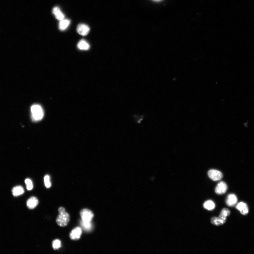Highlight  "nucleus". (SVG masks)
I'll use <instances>...</instances> for the list:
<instances>
[{
    "mask_svg": "<svg viewBox=\"0 0 254 254\" xmlns=\"http://www.w3.org/2000/svg\"><path fill=\"white\" fill-rule=\"evenodd\" d=\"M231 211L227 208H223L221 211L219 217H214L211 219V222L212 224L216 226L223 225L226 222L227 217L230 216Z\"/></svg>",
    "mask_w": 254,
    "mask_h": 254,
    "instance_id": "f257e3e1",
    "label": "nucleus"
},
{
    "mask_svg": "<svg viewBox=\"0 0 254 254\" xmlns=\"http://www.w3.org/2000/svg\"><path fill=\"white\" fill-rule=\"evenodd\" d=\"M58 211L59 215L57 218V223L61 227H65L68 225L69 222V215L65 211V208L62 207L59 208Z\"/></svg>",
    "mask_w": 254,
    "mask_h": 254,
    "instance_id": "f03ea898",
    "label": "nucleus"
},
{
    "mask_svg": "<svg viewBox=\"0 0 254 254\" xmlns=\"http://www.w3.org/2000/svg\"><path fill=\"white\" fill-rule=\"evenodd\" d=\"M32 119L35 121L42 119L44 116V112L42 107L40 105L35 104L31 107Z\"/></svg>",
    "mask_w": 254,
    "mask_h": 254,
    "instance_id": "7ed1b4c3",
    "label": "nucleus"
},
{
    "mask_svg": "<svg viewBox=\"0 0 254 254\" xmlns=\"http://www.w3.org/2000/svg\"><path fill=\"white\" fill-rule=\"evenodd\" d=\"M80 214L82 218V220L84 222H90L94 217L93 212L88 209L82 210Z\"/></svg>",
    "mask_w": 254,
    "mask_h": 254,
    "instance_id": "20e7f679",
    "label": "nucleus"
},
{
    "mask_svg": "<svg viewBox=\"0 0 254 254\" xmlns=\"http://www.w3.org/2000/svg\"><path fill=\"white\" fill-rule=\"evenodd\" d=\"M209 177L214 181H219L223 177L222 173L220 171L215 170H211L208 172Z\"/></svg>",
    "mask_w": 254,
    "mask_h": 254,
    "instance_id": "39448f33",
    "label": "nucleus"
},
{
    "mask_svg": "<svg viewBox=\"0 0 254 254\" xmlns=\"http://www.w3.org/2000/svg\"><path fill=\"white\" fill-rule=\"evenodd\" d=\"M228 187L227 184L223 181H221L218 183L215 188V191L216 194L221 195L225 194L227 191Z\"/></svg>",
    "mask_w": 254,
    "mask_h": 254,
    "instance_id": "423d86ee",
    "label": "nucleus"
},
{
    "mask_svg": "<svg viewBox=\"0 0 254 254\" xmlns=\"http://www.w3.org/2000/svg\"><path fill=\"white\" fill-rule=\"evenodd\" d=\"M77 32L80 35L86 36L89 32L90 28L87 25L84 24H80L77 27Z\"/></svg>",
    "mask_w": 254,
    "mask_h": 254,
    "instance_id": "0eeeda50",
    "label": "nucleus"
},
{
    "mask_svg": "<svg viewBox=\"0 0 254 254\" xmlns=\"http://www.w3.org/2000/svg\"><path fill=\"white\" fill-rule=\"evenodd\" d=\"M82 234V230L81 228L77 227L73 229L71 231L70 236L71 239L73 240H79Z\"/></svg>",
    "mask_w": 254,
    "mask_h": 254,
    "instance_id": "6e6552de",
    "label": "nucleus"
},
{
    "mask_svg": "<svg viewBox=\"0 0 254 254\" xmlns=\"http://www.w3.org/2000/svg\"><path fill=\"white\" fill-rule=\"evenodd\" d=\"M236 208L241 212V214L243 215L247 214L249 211L247 204L244 202H241L237 204Z\"/></svg>",
    "mask_w": 254,
    "mask_h": 254,
    "instance_id": "1a4fd4ad",
    "label": "nucleus"
},
{
    "mask_svg": "<svg viewBox=\"0 0 254 254\" xmlns=\"http://www.w3.org/2000/svg\"><path fill=\"white\" fill-rule=\"evenodd\" d=\"M237 201L236 196L234 194H229L226 201L227 205L229 206H235Z\"/></svg>",
    "mask_w": 254,
    "mask_h": 254,
    "instance_id": "9d476101",
    "label": "nucleus"
},
{
    "mask_svg": "<svg viewBox=\"0 0 254 254\" xmlns=\"http://www.w3.org/2000/svg\"><path fill=\"white\" fill-rule=\"evenodd\" d=\"M38 199L34 197L30 198L27 201V206L29 209H32L35 208L38 204Z\"/></svg>",
    "mask_w": 254,
    "mask_h": 254,
    "instance_id": "9b49d317",
    "label": "nucleus"
},
{
    "mask_svg": "<svg viewBox=\"0 0 254 254\" xmlns=\"http://www.w3.org/2000/svg\"><path fill=\"white\" fill-rule=\"evenodd\" d=\"M12 194L15 197H18L24 194V190L23 188L21 186L13 187L12 190Z\"/></svg>",
    "mask_w": 254,
    "mask_h": 254,
    "instance_id": "f8f14e48",
    "label": "nucleus"
},
{
    "mask_svg": "<svg viewBox=\"0 0 254 254\" xmlns=\"http://www.w3.org/2000/svg\"><path fill=\"white\" fill-rule=\"evenodd\" d=\"M52 12L58 20L62 21L64 19V15L60 11L59 8L57 7L54 8Z\"/></svg>",
    "mask_w": 254,
    "mask_h": 254,
    "instance_id": "ddd939ff",
    "label": "nucleus"
},
{
    "mask_svg": "<svg viewBox=\"0 0 254 254\" xmlns=\"http://www.w3.org/2000/svg\"><path fill=\"white\" fill-rule=\"evenodd\" d=\"M77 47L78 48L83 50H87L90 48V45L86 41L84 40H82L79 41Z\"/></svg>",
    "mask_w": 254,
    "mask_h": 254,
    "instance_id": "4468645a",
    "label": "nucleus"
},
{
    "mask_svg": "<svg viewBox=\"0 0 254 254\" xmlns=\"http://www.w3.org/2000/svg\"><path fill=\"white\" fill-rule=\"evenodd\" d=\"M70 23V20H68V19H64V20L60 21L59 26V29L62 31L65 30L67 28Z\"/></svg>",
    "mask_w": 254,
    "mask_h": 254,
    "instance_id": "2eb2a0df",
    "label": "nucleus"
},
{
    "mask_svg": "<svg viewBox=\"0 0 254 254\" xmlns=\"http://www.w3.org/2000/svg\"><path fill=\"white\" fill-rule=\"evenodd\" d=\"M203 206L205 209L209 211H211L214 209L215 205L213 201L211 200H208L204 202Z\"/></svg>",
    "mask_w": 254,
    "mask_h": 254,
    "instance_id": "dca6fc26",
    "label": "nucleus"
},
{
    "mask_svg": "<svg viewBox=\"0 0 254 254\" xmlns=\"http://www.w3.org/2000/svg\"><path fill=\"white\" fill-rule=\"evenodd\" d=\"M81 224L82 227L85 231H89L92 229L93 226L91 222H84L81 221Z\"/></svg>",
    "mask_w": 254,
    "mask_h": 254,
    "instance_id": "f3484780",
    "label": "nucleus"
},
{
    "mask_svg": "<svg viewBox=\"0 0 254 254\" xmlns=\"http://www.w3.org/2000/svg\"><path fill=\"white\" fill-rule=\"evenodd\" d=\"M52 246L54 250H57L61 247V242L59 240H55L52 243Z\"/></svg>",
    "mask_w": 254,
    "mask_h": 254,
    "instance_id": "a211bd4d",
    "label": "nucleus"
},
{
    "mask_svg": "<svg viewBox=\"0 0 254 254\" xmlns=\"http://www.w3.org/2000/svg\"><path fill=\"white\" fill-rule=\"evenodd\" d=\"M25 183L26 184V188L27 190H30L33 188V184L32 182L30 179H27L25 180Z\"/></svg>",
    "mask_w": 254,
    "mask_h": 254,
    "instance_id": "6ab92c4d",
    "label": "nucleus"
},
{
    "mask_svg": "<svg viewBox=\"0 0 254 254\" xmlns=\"http://www.w3.org/2000/svg\"><path fill=\"white\" fill-rule=\"evenodd\" d=\"M44 182L45 186L47 188H48L51 186V183L50 181V177L48 175H46L44 177Z\"/></svg>",
    "mask_w": 254,
    "mask_h": 254,
    "instance_id": "aec40b11",
    "label": "nucleus"
},
{
    "mask_svg": "<svg viewBox=\"0 0 254 254\" xmlns=\"http://www.w3.org/2000/svg\"><path fill=\"white\" fill-rule=\"evenodd\" d=\"M153 1H156V2H159L160 1H161V0H153Z\"/></svg>",
    "mask_w": 254,
    "mask_h": 254,
    "instance_id": "412c9836",
    "label": "nucleus"
}]
</instances>
